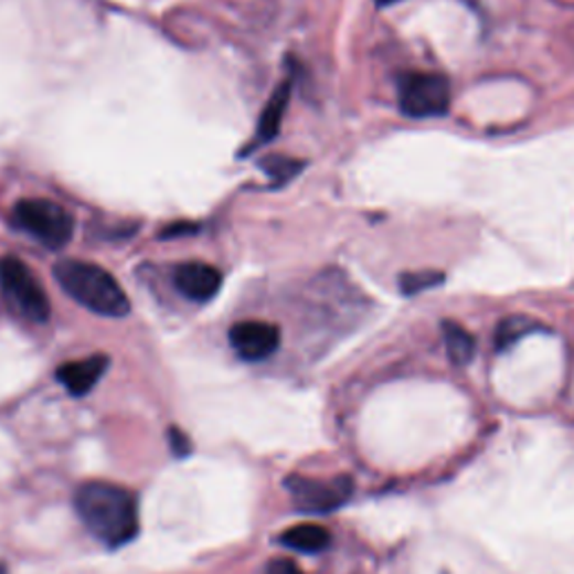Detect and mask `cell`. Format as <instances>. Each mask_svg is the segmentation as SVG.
<instances>
[{
  "label": "cell",
  "mask_w": 574,
  "mask_h": 574,
  "mask_svg": "<svg viewBox=\"0 0 574 574\" xmlns=\"http://www.w3.org/2000/svg\"><path fill=\"white\" fill-rule=\"evenodd\" d=\"M75 508L84 525L108 548H119L137 536V500L117 485L88 482L75 493Z\"/></svg>",
  "instance_id": "obj_1"
},
{
  "label": "cell",
  "mask_w": 574,
  "mask_h": 574,
  "mask_svg": "<svg viewBox=\"0 0 574 574\" xmlns=\"http://www.w3.org/2000/svg\"><path fill=\"white\" fill-rule=\"evenodd\" d=\"M54 278L72 301H77L99 317L121 319L130 312V301L124 287L102 265L77 258L59 261L54 265Z\"/></svg>",
  "instance_id": "obj_2"
},
{
  "label": "cell",
  "mask_w": 574,
  "mask_h": 574,
  "mask_svg": "<svg viewBox=\"0 0 574 574\" xmlns=\"http://www.w3.org/2000/svg\"><path fill=\"white\" fill-rule=\"evenodd\" d=\"M17 230L30 234L47 249H63L75 234V219L59 202L45 198H28L17 202L12 211Z\"/></svg>",
  "instance_id": "obj_3"
},
{
  "label": "cell",
  "mask_w": 574,
  "mask_h": 574,
  "mask_svg": "<svg viewBox=\"0 0 574 574\" xmlns=\"http://www.w3.org/2000/svg\"><path fill=\"white\" fill-rule=\"evenodd\" d=\"M0 290L12 308L34 323H45L50 319L52 306L39 283L36 274L17 256L0 258Z\"/></svg>",
  "instance_id": "obj_4"
},
{
  "label": "cell",
  "mask_w": 574,
  "mask_h": 574,
  "mask_svg": "<svg viewBox=\"0 0 574 574\" xmlns=\"http://www.w3.org/2000/svg\"><path fill=\"white\" fill-rule=\"evenodd\" d=\"M400 110L411 119L443 117L451 106L449 82L431 72H411L400 79Z\"/></svg>",
  "instance_id": "obj_5"
},
{
  "label": "cell",
  "mask_w": 574,
  "mask_h": 574,
  "mask_svg": "<svg viewBox=\"0 0 574 574\" xmlns=\"http://www.w3.org/2000/svg\"><path fill=\"white\" fill-rule=\"evenodd\" d=\"M287 491L293 496L295 508L306 514H328L343 502L352 493V480L346 476L332 478V480H312L304 476H290L285 480Z\"/></svg>",
  "instance_id": "obj_6"
},
{
  "label": "cell",
  "mask_w": 574,
  "mask_h": 574,
  "mask_svg": "<svg viewBox=\"0 0 574 574\" xmlns=\"http://www.w3.org/2000/svg\"><path fill=\"white\" fill-rule=\"evenodd\" d=\"M230 343L245 362H263L280 346V330L267 321H241L230 330Z\"/></svg>",
  "instance_id": "obj_7"
},
{
  "label": "cell",
  "mask_w": 574,
  "mask_h": 574,
  "mask_svg": "<svg viewBox=\"0 0 574 574\" xmlns=\"http://www.w3.org/2000/svg\"><path fill=\"white\" fill-rule=\"evenodd\" d=\"M173 283L182 297L198 301V304H206L221 293L223 274L219 267H213L209 263L189 261V263H182L176 267Z\"/></svg>",
  "instance_id": "obj_8"
},
{
  "label": "cell",
  "mask_w": 574,
  "mask_h": 574,
  "mask_svg": "<svg viewBox=\"0 0 574 574\" xmlns=\"http://www.w3.org/2000/svg\"><path fill=\"white\" fill-rule=\"evenodd\" d=\"M106 369H108V357L93 354L88 359H82V362H70L59 366L56 378L72 395H86L104 378Z\"/></svg>",
  "instance_id": "obj_9"
},
{
  "label": "cell",
  "mask_w": 574,
  "mask_h": 574,
  "mask_svg": "<svg viewBox=\"0 0 574 574\" xmlns=\"http://www.w3.org/2000/svg\"><path fill=\"white\" fill-rule=\"evenodd\" d=\"M290 95H293V84L290 82H283L280 86H276V91L272 93L269 102L265 104L258 126H256V144H269L272 139H276L287 104H290Z\"/></svg>",
  "instance_id": "obj_10"
},
{
  "label": "cell",
  "mask_w": 574,
  "mask_h": 574,
  "mask_svg": "<svg viewBox=\"0 0 574 574\" xmlns=\"http://www.w3.org/2000/svg\"><path fill=\"white\" fill-rule=\"evenodd\" d=\"M280 543L290 550L297 552H306V554H317L323 552L330 545V532L321 525L315 523H306V525H297L290 528L287 532H283Z\"/></svg>",
  "instance_id": "obj_11"
},
{
  "label": "cell",
  "mask_w": 574,
  "mask_h": 574,
  "mask_svg": "<svg viewBox=\"0 0 574 574\" xmlns=\"http://www.w3.org/2000/svg\"><path fill=\"white\" fill-rule=\"evenodd\" d=\"M443 330H445V343H447V352H449L451 362L456 366L469 364L474 354H476L474 337L463 326H458L456 321H445Z\"/></svg>",
  "instance_id": "obj_12"
},
{
  "label": "cell",
  "mask_w": 574,
  "mask_h": 574,
  "mask_svg": "<svg viewBox=\"0 0 574 574\" xmlns=\"http://www.w3.org/2000/svg\"><path fill=\"white\" fill-rule=\"evenodd\" d=\"M301 167H304V162L293 160V158H269L263 162V169L272 176L274 184H285L287 180H293Z\"/></svg>",
  "instance_id": "obj_13"
},
{
  "label": "cell",
  "mask_w": 574,
  "mask_h": 574,
  "mask_svg": "<svg viewBox=\"0 0 574 574\" xmlns=\"http://www.w3.org/2000/svg\"><path fill=\"white\" fill-rule=\"evenodd\" d=\"M440 283H443V274H436V272L406 274V276H402V293L411 297V295L428 290V287L440 285Z\"/></svg>",
  "instance_id": "obj_14"
},
{
  "label": "cell",
  "mask_w": 574,
  "mask_h": 574,
  "mask_svg": "<svg viewBox=\"0 0 574 574\" xmlns=\"http://www.w3.org/2000/svg\"><path fill=\"white\" fill-rule=\"evenodd\" d=\"M530 323L521 317H514V319H508L506 323H500L498 328V346L506 348L510 343H514L519 337H523L528 332Z\"/></svg>",
  "instance_id": "obj_15"
},
{
  "label": "cell",
  "mask_w": 574,
  "mask_h": 574,
  "mask_svg": "<svg viewBox=\"0 0 574 574\" xmlns=\"http://www.w3.org/2000/svg\"><path fill=\"white\" fill-rule=\"evenodd\" d=\"M265 574H304L301 567L290 559H274L267 563Z\"/></svg>",
  "instance_id": "obj_16"
},
{
  "label": "cell",
  "mask_w": 574,
  "mask_h": 574,
  "mask_svg": "<svg viewBox=\"0 0 574 574\" xmlns=\"http://www.w3.org/2000/svg\"><path fill=\"white\" fill-rule=\"evenodd\" d=\"M169 443H171V449H173V454L176 456H187V454H191V443H189V438L182 434L180 428H169Z\"/></svg>",
  "instance_id": "obj_17"
},
{
  "label": "cell",
  "mask_w": 574,
  "mask_h": 574,
  "mask_svg": "<svg viewBox=\"0 0 574 574\" xmlns=\"http://www.w3.org/2000/svg\"><path fill=\"white\" fill-rule=\"evenodd\" d=\"M375 3H378L380 8H389V6H393V3H400V0H375Z\"/></svg>",
  "instance_id": "obj_18"
},
{
  "label": "cell",
  "mask_w": 574,
  "mask_h": 574,
  "mask_svg": "<svg viewBox=\"0 0 574 574\" xmlns=\"http://www.w3.org/2000/svg\"><path fill=\"white\" fill-rule=\"evenodd\" d=\"M0 574H8V567L3 563H0Z\"/></svg>",
  "instance_id": "obj_19"
}]
</instances>
